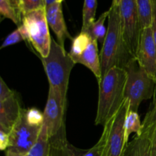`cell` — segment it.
I'll return each instance as SVG.
<instances>
[{
    "label": "cell",
    "mask_w": 156,
    "mask_h": 156,
    "mask_svg": "<svg viewBox=\"0 0 156 156\" xmlns=\"http://www.w3.org/2000/svg\"><path fill=\"white\" fill-rule=\"evenodd\" d=\"M15 94L12 89L9 88L2 78H0V102L12 97Z\"/></svg>",
    "instance_id": "obj_26"
},
{
    "label": "cell",
    "mask_w": 156,
    "mask_h": 156,
    "mask_svg": "<svg viewBox=\"0 0 156 156\" xmlns=\"http://www.w3.org/2000/svg\"><path fill=\"white\" fill-rule=\"evenodd\" d=\"M123 156H152L149 130L143 129L141 135L128 143Z\"/></svg>",
    "instance_id": "obj_14"
},
{
    "label": "cell",
    "mask_w": 156,
    "mask_h": 156,
    "mask_svg": "<svg viewBox=\"0 0 156 156\" xmlns=\"http://www.w3.org/2000/svg\"><path fill=\"white\" fill-rule=\"evenodd\" d=\"M76 64L79 63L89 69L97 78L98 82L101 79V57L98 53V41L93 39L85 51L77 58L73 59Z\"/></svg>",
    "instance_id": "obj_13"
},
{
    "label": "cell",
    "mask_w": 156,
    "mask_h": 156,
    "mask_svg": "<svg viewBox=\"0 0 156 156\" xmlns=\"http://www.w3.org/2000/svg\"><path fill=\"white\" fill-rule=\"evenodd\" d=\"M135 133L136 136L141 135L143 133V123H141L138 112L128 110L124 121V136L126 145L129 143L131 133Z\"/></svg>",
    "instance_id": "obj_15"
},
{
    "label": "cell",
    "mask_w": 156,
    "mask_h": 156,
    "mask_svg": "<svg viewBox=\"0 0 156 156\" xmlns=\"http://www.w3.org/2000/svg\"><path fill=\"white\" fill-rule=\"evenodd\" d=\"M156 121V86L153 96V101L149 108V111L146 113L143 122V129H148Z\"/></svg>",
    "instance_id": "obj_25"
},
{
    "label": "cell",
    "mask_w": 156,
    "mask_h": 156,
    "mask_svg": "<svg viewBox=\"0 0 156 156\" xmlns=\"http://www.w3.org/2000/svg\"><path fill=\"white\" fill-rule=\"evenodd\" d=\"M26 41L30 42L41 57H47L51 47L45 9H39L22 16L21 22Z\"/></svg>",
    "instance_id": "obj_6"
},
{
    "label": "cell",
    "mask_w": 156,
    "mask_h": 156,
    "mask_svg": "<svg viewBox=\"0 0 156 156\" xmlns=\"http://www.w3.org/2000/svg\"><path fill=\"white\" fill-rule=\"evenodd\" d=\"M126 80L124 90V100L128 103L129 111L138 112L140 104L144 100L153 98L156 82L139 64L136 58L125 68Z\"/></svg>",
    "instance_id": "obj_4"
},
{
    "label": "cell",
    "mask_w": 156,
    "mask_h": 156,
    "mask_svg": "<svg viewBox=\"0 0 156 156\" xmlns=\"http://www.w3.org/2000/svg\"><path fill=\"white\" fill-rule=\"evenodd\" d=\"M126 80L125 69L114 67L98 81V101L95 125L105 126L124 103Z\"/></svg>",
    "instance_id": "obj_2"
},
{
    "label": "cell",
    "mask_w": 156,
    "mask_h": 156,
    "mask_svg": "<svg viewBox=\"0 0 156 156\" xmlns=\"http://www.w3.org/2000/svg\"><path fill=\"white\" fill-rule=\"evenodd\" d=\"M120 2H121V0H113L112 4L117 5H120Z\"/></svg>",
    "instance_id": "obj_33"
},
{
    "label": "cell",
    "mask_w": 156,
    "mask_h": 156,
    "mask_svg": "<svg viewBox=\"0 0 156 156\" xmlns=\"http://www.w3.org/2000/svg\"><path fill=\"white\" fill-rule=\"evenodd\" d=\"M22 108L18 97L14 94L12 97L0 102V129L10 133L12 127L21 114Z\"/></svg>",
    "instance_id": "obj_12"
},
{
    "label": "cell",
    "mask_w": 156,
    "mask_h": 156,
    "mask_svg": "<svg viewBox=\"0 0 156 156\" xmlns=\"http://www.w3.org/2000/svg\"><path fill=\"white\" fill-rule=\"evenodd\" d=\"M145 129L149 130V139H150L152 155V156H156V121L150 127Z\"/></svg>",
    "instance_id": "obj_27"
},
{
    "label": "cell",
    "mask_w": 156,
    "mask_h": 156,
    "mask_svg": "<svg viewBox=\"0 0 156 156\" xmlns=\"http://www.w3.org/2000/svg\"><path fill=\"white\" fill-rule=\"evenodd\" d=\"M11 1H12V2L20 9V0H11ZM20 12H21V11H20Z\"/></svg>",
    "instance_id": "obj_32"
},
{
    "label": "cell",
    "mask_w": 156,
    "mask_h": 156,
    "mask_svg": "<svg viewBox=\"0 0 156 156\" xmlns=\"http://www.w3.org/2000/svg\"><path fill=\"white\" fill-rule=\"evenodd\" d=\"M126 100L117 114L104 126L100 140V156H123L126 148L124 136V121L128 111Z\"/></svg>",
    "instance_id": "obj_5"
},
{
    "label": "cell",
    "mask_w": 156,
    "mask_h": 156,
    "mask_svg": "<svg viewBox=\"0 0 156 156\" xmlns=\"http://www.w3.org/2000/svg\"><path fill=\"white\" fill-rule=\"evenodd\" d=\"M136 59L156 82V45L152 26L142 30Z\"/></svg>",
    "instance_id": "obj_10"
},
{
    "label": "cell",
    "mask_w": 156,
    "mask_h": 156,
    "mask_svg": "<svg viewBox=\"0 0 156 156\" xmlns=\"http://www.w3.org/2000/svg\"><path fill=\"white\" fill-rule=\"evenodd\" d=\"M0 14L4 18L10 19L15 24L22 22V15L20 9L11 0H0Z\"/></svg>",
    "instance_id": "obj_19"
},
{
    "label": "cell",
    "mask_w": 156,
    "mask_h": 156,
    "mask_svg": "<svg viewBox=\"0 0 156 156\" xmlns=\"http://www.w3.org/2000/svg\"><path fill=\"white\" fill-rule=\"evenodd\" d=\"M41 128L42 126H33L27 121L22 108L19 118L9 133L8 149L27 155L37 142Z\"/></svg>",
    "instance_id": "obj_9"
},
{
    "label": "cell",
    "mask_w": 156,
    "mask_h": 156,
    "mask_svg": "<svg viewBox=\"0 0 156 156\" xmlns=\"http://www.w3.org/2000/svg\"><path fill=\"white\" fill-rule=\"evenodd\" d=\"M24 116L30 124L36 126H42L44 124V114L37 108L24 109Z\"/></svg>",
    "instance_id": "obj_23"
},
{
    "label": "cell",
    "mask_w": 156,
    "mask_h": 156,
    "mask_svg": "<svg viewBox=\"0 0 156 156\" xmlns=\"http://www.w3.org/2000/svg\"><path fill=\"white\" fill-rule=\"evenodd\" d=\"M109 11L108 32L100 53L102 76L114 67L125 69L135 58L123 37L119 5L111 4Z\"/></svg>",
    "instance_id": "obj_1"
},
{
    "label": "cell",
    "mask_w": 156,
    "mask_h": 156,
    "mask_svg": "<svg viewBox=\"0 0 156 156\" xmlns=\"http://www.w3.org/2000/svg\"><path fill=\"white\" fill-rule=\"evenodd\" d=\"M55 2H56V0H45L46 7H47V6L53 4Z\"/></svg>",
    "instance_id": "obj_31"
},
{
    "label": "cell",
    "mask_w": 156,
    "mask_h": 156,
    "mask_svg": "<svg viewBox=\"0 0 156 156\" xmlns=\"http://www.w3.org/2000/svg\"><path fill=\"white\" fill-rule=\"evenodd\" d=\"M142 29L149 27L152 24V7L151 0H136Z\"/></svg>",
    "instance_id": "obj_20"
},
{
    "label": "cell",
    "mask_w": 156,
    "mask_h": 156,
    "mask_svg": "<svg viewBox=\"0 0 156 156\" xmlns=\"http://www.w3.org/2000/svg\"><path fill=\"white\" fill-rule=\"evenodd\" d=\"M119 8L123 37L129 51L136 58L143 30L136 0H121Z\"/></svg>",
    "instance_id": "obj_8"
},
{
    "label": "cell",
    "mask_w": 156,
    "mask_h": 156,
    "mask_svg": "<svg viewBox=\"0 0 156 156\" xmlns=\"http://www.w3.org/2000/svg\"><path fill=\"white\" fill-rule=\"evenodd\" d=\"M46 16L47 23L57 38L58 43L64 47L66 39L73 40L69 34L64 19L62 3L55 2L46 7Z\"/></svg>",
    "instance_id": "obj_11"
},
{
    "label": "cell",
    "mask_w": 156,
    "mask_h": 156,
    "mask_svg": "<svg viewBox=\"0 0 156 156\" xmlns=\"http://www.w3.org/2000/svg\"><path fill=\"white\" fill-rule=\"evenodd\" d=\"M45 8V0H20V11L22 16L34 11Z\"/></svg>",
    "instance_id": "obj_22"
},
{
    "label": "cell",
    "mask_w": 156,
    "mask_h": 156,
    "mask_svg": "<svg viewBox=\"0 0 156 156\" xmlns=\"http://www.w3.org/2000/svg\"><path fill=\"white\" fill-rule=\"evenodd\" d=\"M50 146L46 126L43 124L37 142L29 151L27 156H50Z\"/></svg>",
    "instance_id": "obj_17"
},
{
    "label": "cell",
    "mask_w": 156,
    "mask_h": 156,
    "mask_svg": "<svg viewBox=\"0 0 156 156\" xmlns=\"http://www.w3.org/2000/svg\"><path fill=\"white\" fill-rule=\"evenodd\" d=\"M5 156H27V155L18 153V152H14V151L10 150V149H7L5 152Z\"/></svg>",
    "instance_id": "obj_30"
},
{
    "label": "cell",
    "mask_w": 156,
    "mask_h": 156,
    "mask_svg": "<svg viewBox=\"0 0 156 156\" xmlns=\"http://www.w3.org/2000/svg\"><path fill=\"white\" fill-rule=\"evenodd\" d=\"M92 40L91 35L86 31H81L76 37L73 38L71 49L69 53L73 60L85 51Z\"/></svg>",
    "instance_id": "obj_18"
},
{
    "label": "cell",
    "mask_w": 156,
    "mask_h": 156,
    "mask_svg": "<svg viewBox=\"0 0 156 156\" xmlns=\"http://www.w3.org/2000/svg\"><path fill=\"white\" fill-rule=\"evenodd\" d=\"M9 147V134L0 129V149L6 151Z\"/></svg>",
    "instance_id": "obj_28"
},
{
    "label": "cell",
    "mask_w": 156,
    "mask_h": 156,
    "mask_svg": "<svg viewBox=\"0 0 156 156\" xmlns=\"http://www.w3.org/2000/svg\"><path fill=\"white\" fill-rule=\"evenodd\" d=\"M49 85L59 91L67 101L69 82L72 69L76 63L64 47L52 39L50 51L47 57H41Z\"/></svg>",
    "instance_id": "obj_3"
},
{
    "label": "cell",
    "mask_w": 156,
    "mask_h": 156,
    "mask_svg": "<svg viewBox=\"0 0 156 156\" xmlns=\"http://www.w3.org/2000/svg\"><path fill=\"white\" fill-rule=\"evenodd\" d=\"M24 41H26V38L24 37V33H23L22 28L20 25L16 30H15L10 34L6 37L5 39L2 42V44L1 49L5 48V47L14 45V44H16Z\"/></svg>",
    "instance_id": "obj_24"
},
{
    "label": "cell",
    "mask_w": 156,
    "mask_h": 156,
    "mask_svg": "<svg viewBox=\"0 0 156 156\" xmlns=\"http://www.w3.org/2000/svg\"><path fill=\"white\" fill-rule=\"evenodd\" d=\"M152 1V28L153 31V37L155 40V43L156 45V0H151Z\"/></svg>",
    "instance_id": "obj_29"
},
{
    "label": "cell",
    "mask_w": 156,
    "mask_h": 156,
    "mask_svg": "<svg viewBox=\"0 0 156 156\" xmlns=\"http://www.w3.org/2000/svg\"><path fill=\"white\" fill-rule=\"evenodd\" d=\"M97 0H84L82 10V27L81 31H86L91 24L95 21Z\"/></svg>",
    "instance_id": "obj_21"
},
{
    "label": "cell",
    "mask_w": 156,
    "mask_h": 156,
    "mask_svg": "<svg viewBox=\"0 0 156 156\" xmlns=\"http://www.w3.org/2000/svg\"><path fill=\"white\" fill-rule=\"evenodd\" d=\"M109 10L102 13L98 20L94 21L86 30V32L91 35L93 39L102 44L105 41L108 32V28H106L105 26V22L109 16Z\"/></svg>",
    "instance_id": "obj_16"
},
{
    "label": "cell",
    "mask_w": 156,
    "mask_h": 156,
    "mask_svg": "<svg viewBox=\"0 0 156 156\" xmlns=\"http://www.w3.org/2000/svg\"><path fill=\"white\" fill-rule=\"evenodd\" d=\"M64 0H56V2H58V3H62V2H63Z\"/></svg>",
    "instance_id": "obj_34"
},
{
    "label": "cell",
    "mask_w": 156,
    "mask_h": 156,
    "mask_svg": "<svg viewBox=\"0 0 156 156\" xmlns=\"http://www.w3.org/2000/svg\"><path fill=\"white\" fill-rule=\"evenodd\" d=\"M67 101L60 93L49 87L48 98L44 111V125L50 143L67 140L66 134V111Z\"/></svg>",
    "instance_id": "obj_7"
}]
</instances>
